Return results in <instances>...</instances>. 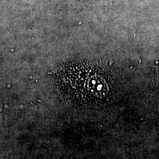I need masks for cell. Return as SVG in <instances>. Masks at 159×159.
Instances as JSON below:
<instances>
[{
  "label": "cell",
  "mask_w": 159,
  "mask_h": 159,
  "mask_svg": "<svg viewBox=\"0 0 159 159\" xmlns=\"http://www.w3.org/2000/svg\"><path fill=\"white\" fill-rule=\"evenodd\" d=\"M57 80L63 94L73 102L93 104L108 94L107 80L93 66H67L58 73Z\"/></svg>",
  "instance_id": "cell-1"
}]
</instances>
